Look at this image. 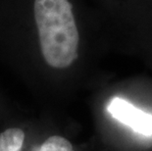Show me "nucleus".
<instances>
[{
    "label": "nucleus",
    "mask_w": 152,
    "mask_h": 151,
    "mask_svg": "<svg viewBox=\"0 0 152 151\" xmlns=\"http://www.w3.org/2000/svg\"><path fill=\"white\" fill-rule=\"evenodd\" d=\"M34 8L45 62L56 69L70 67L79 55L80 36L69 0H34Z\"/></svg>",
    "instance_id": "nucleus-1"
},
{
    "label": "nucleus",
    "mask_w": 152,
    "mask_h": 151,
    "mask_svg": "<svg viewBox=\"0 0 152 151\" xmlns=\"http://www.w3.org/2000/svg\"><path fill=\"white\" fill-rule=\"evenodd\" d=\"M107 109L113 118L130 127L135 133L145 136H152V114L140 110L121 97L113 98Z\"/></svg>",
    "instance_id": "nucleus-2"
},
{
    "label": "nucleus",
    "mask_w": 152,
    "mask_h": 151,
    "mask_svg": "<svg viewBox=\"0 0 152 151\" xmlns=\"http://www.w3.org/2000/svg\"><path fill=\"white\" fill-rule=\"evenodd\" d=\"M25 133L19 128H10L0 133V151H22Z\"/></svg>",
    "instance_id": "nucleus-3"
},
{
    "label": "nucleus",
    "mask_w": 152,
    "mask_h": 151,
    "mask_svg": "<svg viewBox=\"0 0 152 151\" xmlns=\"http://www.w3.org/2000/svg\"><path fill=\"white\" fill-rule=\"evenodd\" d=\"M38 151H75L72 143L60 136H52L41 144Z\"/></svg>",
    "instance_id": "nucleus-4"
}]
</instances>
